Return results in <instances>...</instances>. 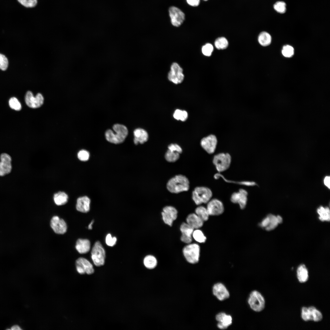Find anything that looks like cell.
Instances as JSON below:
<instances>
[{"label": "cell", "mask_w": 330, "mask_h": 330, "mask_svg": "<svg viewBox=\"0 0 330 330\" xmlns=\"http://www.w3.org/2000/svg\"><path fill=\"white\" fill-rule=\"evenodd\" d=\"M178 211L174 207L168 206L164 207L161 213L162 219L164 222L171 226L174 221L177 217Z\"/></svg>", "instance_id": "obj_14"}, {"label": "cell", "mask_w": 330, "mask_h": 330, "mask_svg": "<svg viewBox=\"0 0 330 330\" xmlns=\"http://www.w3.org/2000/svg\"><path fill=\"white\" fill-rule=\"evenodd\" d=\"M186 1L189 5L193 6H198L200 2V0H186Z\"/></svg>", "instance_id": "obj_46"}, {"label": "cell", "mask_w": 330, "mask_h": 330, "mask_svg": "<svg viewBox=\"0 0 330 330\" xmlns=\"http://www.w3.org/2000/svg\"><path fill=\"white\" fill-rule=\"evenodd\" d=\"M273 8L277 12L281 14L284 13L286 10V5L283 1H277L274 4Z\"/></svg>", "instance_id": "obj_37"}, {"label": "cell", "mask_w": 330, "mask_h": 330, "mask_svg": "<svg viewBox=\"0 0 330 330\" xmlns=\"http://www.w3.org/2000/svg\"><path fill=\"white\" fill-rule=\"evenodd\" d=\"M76 267L82 269L86 274L90 275L94 272L92 264L86 259L80 257L76 261Z\"/></svg>", "instance_id": "obj_21"}, {"label": "cell", "mask_w": 330, "mask_h": 330, "mask_svg": "<svg viewBox=\"0 0 330 330\" xmlns=\"http://www.w3.org/2000/svg\"><path fill=\"white\" fill-rule=\"evenodd\" d=\"M91 257L94 264L97 266L104 265L105 258V252L102 244L99 241L94 244L91 251Z\"/></svg>", "instance_id": "obj_7"}, {"label": "cell", "mask_w": 330, "mask_h": 330, "mask_svg": "<svg viewBox=\"0 0 330 330\" xmlns=\"http://www.w3.org/2000/svg\"><path fill=\"white\" fill-rule=\"evenodd\" d=\"M184 255L189 263L195 264L198 262L200 255V247L196 244H189L183 250Z\"/></svg>", "instance_id": "obj_5"}, {"label": "cell", "mask_w": 330, "mask_h": 330, "mask_svg": "<svg viewBox=\"0 0 330 330\" xmlns=\"http://www.w3.org/2000/svg\"><path fill=\"white\" fill-rule=\"evenodd\" d=\"M117 241V238L116 237H112L110 234H108L106 237L105 242L107 245L112 247L115 245Z\"/></svg>", "instance_id": "obj_44"}, {"label": "cell", "mask_w": 330, "mask_h": 330, "mask_svg": "<svg viewBox=\"0 0 330 330\" xmlns=\"http://www.w3.org/2000/svg\"><path fill=\"white\" fill-rule=\"evenodd\" d=\"M206 208L211 215H218L222 214L224 211L222 202L217 199H211L207 203Z\"/></svg>", "instance_id": "obj_12"}, {"label": "cell", "mask_w": 330, "mask_h": 330, "mask_svg": "<svg viewBox=\"0 0 330 330\" xmlns=\"http://www.w3.org/2000/svg\"><path fill=\"white\" fill-rule=\"evenodd\" d=\"M173 116L177 120L184 122L188 119V114L185 110L176 109L174 112Z\"/></svg>", "instance_id": "obj_33"}, {"label": "cell", "mask_w": 330, "mask_h": 330, "mask_svg": "<svg viewBox=\"0 0 330 330\" xmlns=\"http://www.w3.org/2000/svg\"><path fill=\"white\" fill-rule=\"evenodd\" d=\"M212 292L214 295L220 301L224 300L228 298L230 296L226 287L220 283H216L214 285Z\"/></svg>", "instance_id": "obj_18"}, {"label": "cell", "mask_w": 330, "mask_h": 330, "mask_svg": "<svg viewBox=\"0 0 330 330\" xmlns=\"http://www.w3.org/2000/svg\"><path fill=\"white\" fill-rule=\"evenodd\" d=\"M215 45L217 49L219 50H223L227 47L228 42L226 38L221 37L217 38L215 40Z\"/></svg>", "instance_id": "obj_35"}, {"label": "cell", "mask_w": 330, "mask_h": 330, "mask_svg": "<svg viewBox=\"0 0 330 330\" xmlns=\"http://www.w3.org/2000/svg\"><path fill=\"white\" fill-rule=\"evenodd\" d=\"M248 302L250 308L256 312H260L265 308V301L262 295L258 291L254 290L250 294Z\"/></svg>", "instance_id": "obj_6"}, {"label": "cell", "mask_w": 330, "mask_h": 330, "mask_svg": "<svg viewBox=\"0 0 330 330\" xmlns=\"http://www.w3.org/2000/svg\"><path fill=\"white\" fill-rule=\"evenodd\" d=\"M18 1L21 5L28 8L34 7L37 3V0H18Z\"/></svg>", "instance_id": "obj_43"}, {"label": "cell", "mask_w": 330, "mask_h": 330, "mask_svg": "<svg viewBox=\"0 0 330 330\" xmlns=\"http://www.w3.org/2000/svg\"><path fill=\"white\" fill-rule=\"evenodd\" d=\"M78 159L80 161H87L90 157L89 152L85 150L80 151L77 154Z\"/></svg>", "instance_id": "obj_42"}, {"label": "cell", "mask_w": 330, "mask_h": 330, "mask_svg": "<svg viewBox=\"0 0 330 330\" xmlns=\"http://www.w3.org/2000/svg\"><path fill=\"white\" fill-rule=\"evenodd\" d=\"M143 264L146 268L152 270L154 269L156 266L157 261L154 256L149 255L146 256L144 258Z\"/></svg>", "instance_id": "obj_28"}, {"label": "cell", "mask_w": 330, "mask_h": 330, "mask_svg": "<svg viewBox=\"0 0 330 330\" xmlns=\"http://www.w3.org/2000/svg\"><path fill=\"white\" fill-rule=\"evenodd\" d=\"M68 196L64 192L60 191L55 193L53 196V200L55 204L60 206L65 204L68 202Z\"/></svg>", "instance_id": "obj_27"}, {"label": "cell", "mask_w": 330, "mask_h": 330, "mask_svg": "<svg viewBox=\"0 0 330 330\" xmlns=\"http://www.w3.org/2000/svg\"><path fill=\"white\" fill-rule=\"evenodd\" d=\"M296 276L299 281L300 283H305L308 280L309 277L308 271L304 264H301L298 267Z\"/></svg>", "instance_id": "obj_26"}, {"label": "cell", "mask_w": 330, "mask_h": 330, "mask_svg": "<svg viewBox=\"0 0 330 330\" xmlns=\"http://www.w3.org/2000/svg\"><path fill=\"white\" fill-rule=\"evenodd\" d=\"M9 103L10 107L14 110L19 111L21 108V106L20 102L15 97L11 98L9 101Z\"/></svg>", "instance_id": "obj_38"}, {"label": "cell", "mask_w": 330, "mask_h": 330, "mask_svg": "<svg viewBox=\"0 0 330 330\" xmlns=\"http://www.w3.org/2000/svg\"><path fill=\"white\" fill-rule=\"evenodd\" d=\"M215 319L218 321V327L221 329H227L232 323V317L224 312H221L217 314Z\"/></svg>", "instance_id": "obj_20"}, {"label": "cell", "mask_w": 330, "mask_h": 330, "mask_svg": "<svg viewBox=\"0 0 330 330\" xmlns=\"http://www.w3.org/2000/svg\"><path fill=\"white\" fill-rule=\"evenodd\" d=\"M194 229L187 223L183 222L181 225L180 230L182 232L181 241L186 244H189L192 241V236Z\"/></svg>", "instance_id": "obj_19"}, {"label": "cell", "mask_w": 330, "mask_h": 330, "mask_svg": "<svg viewBox=\"0 0 330 330\" xmlns=\"http://www.w3.org/2000/svg\"><path fill=\"white\" fill-rule=\"evenodd\" d=\"M180 156V154L178 152L168 149L165 153L164 157L167 162L173 163L178 160Z\"/></svg>", "instance_id": "obj_32"}, {"label": "cell", "mask_w": 330, "mask_h": 330, "mask_svg": "<svg viewBox=\"0 0 330 330\" xmlns=\"http://www.w3.org/2000/svg\"><path fill=\"white\" fill-rule=\"evenodd\" d=\"M0 176H4L11 171L12 158L6 153H2L0 156Z\"/></svg>", "instance_id": "obj_16"}, {"label": "cell", "mask_w": 330, "mask_h": 330, "mask_svg": "<svg viewBox=\"0 0 330 330\" xmlns=\"http://www.w3.org/2000/svg\"><path fill=\"white\" fill-rule=\"evenodd\" d=\"M9 329L12 330H22L20 327L17 325H13L11 327V328Z\"/></svg>", "instance_id": "obj_48"}, {"label": "cell", "mask_w": 330, "mask_h": 330, "mask_svg": "<svg viewBox=\"0 0 330 330\" xmlns=\"http://www.w3.org/2000/svg\"><path fill=\"white\" fill-rule=\"evenodd\" d=\"M205 0V1H206V0Z\"/></svg>", "instance_id": "obj_51"}, {"label": "cell", "mask_w": 330, "mask_h": 330, "mask_svg": "<svg viewBox=\"0 0 330 330\" xmlns=\"http://www.w3.org/2000/svg\"><path fill=\"white\" fill-rule=\"evenodd\" d=\"M301 317L305 321H312L315 322L320 321L323 317L321 313L314 306L302 307Z\"/></svg>", "instance_id": "obj_8"}, {"label": "cell", "mask_w": 330, "mask_h": 330, "mask_svg": "<svg viewBox=\"0 0 330 330\" xmlns=\"http://www.w3.org/2000/svg\"><path fill=\"white\" fill-rule=\"evenodd\" d=\"M212 162L216 170L219 172L226 171L230 167L231 157L228 153H220L215 155Z\"/></svg>", "instance_id": "obj_4"}, {"label": "cell", "mask_w": 330, "mask_h": 330, "mask_svg": "<svg viewBox=\"0 0 330 330\" xmlns=\"http://www.w3.org/2000/svg\"><path fill=\"white\" fill-rule=\"evenodd\" d=\"M213 49V47L212 45L208 43L202 47V51L203 54L205 56H210L211 55Z\"/></svg>", "instance_id": "obj_41"}, {"label": "cell", "mask_w": 330, "mask_h": 330, "mask_svg": "<svg viewBox=\"0 0 330 330\" xmlns=\"http://www.w3.org/2000/svg\"><path fill=\"white\" fill-rule=\"evenodd\" d=\"M169 11L172 24L175 27L179 26L185 20L184 13L179 9L174 6L170 7Z\"/></svg>", "instance_id": "obj_15"}, {"label": "cell", "mask_w": 330, "mask_h": 330, "mask_svg": "<svg viewBox=\"0 0 330 330\" xmlns=\"http://www.w3.org/2000/svg\"><path fill=\"white\" fill-rule=\"evenodd\" d=\"M268 216L269 218V222L268 226L265 229L267 231H270L275 228L279 223L277 216L272 214H270Z\"/></svg>", "instance_id": "obj_34"}, {"label": "cell", "mask_w": 330, "mask_h": 330, "mask_svg": "<svg viewBox=\"0 0 330 330\" xmlns=\"http://www.w3.org/2000/svg\"><path fill=\"white\" fill-rule=\"evenodd\" d=\"M248 193L245 190L240 189L238 192L233 193L230 197L231 201L234 204H239L240 208L244 209L246 206L248 201Z\"/></svg>", "instance_id": "obj_11"}, {"label": "cell", "mask_w": 330, "mask_h": 330, "mask_svg": "<svg viewBox=\"0 0 330 330\" xmlns=\"http://www.w3.org/2000/svg\"><path fill=\"white\" fill-rule=\"evenodd\" d=\"M217 143V138L213 134H210L203 138L200 142L201 147L209 154H212L215 152Z\"/></svg>", "instance_id": "obj_10"}, {"label": "cell", "mask_w": 330, "mask_h": 330, "mask_svg": "<svg viewBox=\"0 0 330 330\" xmlns=\"http://www.w3.org/2000/svg\"><path fill=\"white\" fill-rule=\"evenodd\" d=\"M277 216L278 221L279 223H281L282 222V218L281 217L280 215H277Z\"/></svg>", "instance_id": "obj_50"}, {"label": "cell", "mask_w": 330, "mask_h": 330, "mask_svg": "<svg viewBox=\"0 0 330 330\" xmlns=\"http://www.w3.org/2000/svg\"><path fill=\"white\" fill-rule=\"evenodd\" d=\"M196 214L204 222L208 220L210 215L206 208L203 206H199L195 209Z\"/></svg>", "instance_id": "obj_31"}, {"label": "cell", "mask_w": 330, "mask_h": 330, "mask_svg": "<svg viewBox=\"0 0 330 330\" xmlns=\"http://www.w3.org/2000/svg\"><path fill=\"white\" fill-rule=\"evenodd\" d=\"M25 100L26 104L28 107L32 108H36L42 105L44 98L40 93H38L34 97L31 92L28 91L26 94Z\"/></svg>", "instance_id": "obj_13"}, {"label": "cell", "mask_w": 330, "mask_h": 330, "mask_svg": "<svg viewBox=\"0 0 330 330\" xmlns=\"http://www.w3.org/2000/svg\"><path fill=\"white\" fill-rule=\"evenodd\" d=\"M168 149L178 152L180 154L182 152V149L181 147L178 144L176 143H171L168 146Z\"/></svg>", "instance_id": "obj_45"}, {"label": "cell", "mask_w": 330, "mask_h": 330, "mask_svg": "<svg viewBox=\"0 0 330 330\" xmlns=\"http://www.w3.org/2000/svg\"><path fill=\"white\" fill-rule=\"evenodd\" d=\"M319 216V218L322 221H329L330 218V212L329 208L328 207H320L317 210Z\"/></svg>", "instance_id": "obj_29"}, {"label": "cell", "mask_w": 330, "mask_h": 330, "mask_svg": "<svg viewBox=\"0 0 330 330\" xmlns=\"http://www.w3.org/2000/svg\"><path fill=\"white\" fill-rule=\"evenodd\" d=\"M271 37L270 34L265 31L261 32L258 37L259 43L261 45L264 46L269 45L271 42Z\"/></svg>", "instance_id": "obj_30"}, {"label": "cell", "mask_w": 330, "mask_h": 330, "mask_svg": "<svg viewBox=\"0 0 330 330\" xmlns=\"http://www.w3.org/2000/svg\"><path fill=\"white\" fill-rule=\"evenodd\" d=\"M8 64L7 58L4 54L0 53V69L3 71L6 70L8 68Z\"/></svg>", "instance_id": "obj_40"}, {"label": "cell", "mask_w": 330, "mask_h": 330, "mask_svg": "<svg viewBox=\"0 0 330 330\" xmlns=\"http://www.w3.org/2000/svg\"><path fill=\"white\" fill-rule=\"evenodd\" d=\"M50 225L53 231L57 234H63L66 232L67 227L66 222L58 216H54L52 218Z\"/></svg>", "instance_id": "obj_17"}, {"label": "cell", "mask_w": 330, "mask_h": 330, "mask_svg": "<svg viewBox=\"0 0 330 330\" xmlns=\"http://www.w3.org/2000/svg\"><path fill=\"white\" fill-rule=\"evenodd\" d=\"M114 132L111 130H107L105 133L106 139L111 143L118 144L123 142L128 134L127 127L122 124H116L112 127Z\"/></svg>", "instance_id": "obj_2"}, {"label": "cell", "mask_w": 330, "mask_h": 330, "mask_svg": "<svg viewBox=\"0 0 330 330\" xmlns=\"http://www.w3.org/2000/svg\"><path fill=\"white\" fill-rule=\"evenodd\" d=\"M166 187L169 192L173 193L187 191L189 188V181L186 176L181 174H178L168 181Z\"/></svg>", "instance_id": "obj_1"}, {"label": "cell", "mask_w": 330, "mask_h": 330, "mask_svg": "<svg viewBox=\"0 0 330 330\" xmlns=\"http://www.w3.org/2000/svg\"><path fill=\"white\" fill-rule=\"evenodd\" d=\"M187 223L194 229H198L203 226L204 221L196 214L189 215L186 219Z\"/></svg>", "instance_id": "obj_25"}, {"label": "cell", "mask_w": 330, "mask_h": 330, "mask_svg": "<svg viewBox=\"0 0 330 330\" xmlns=\"http://www.w3.org/2000/svg\"><path fill=\"white\" fill-rule=\"evenodd\" d=\"M192 236L195 240L199 243H204L206 240V237L202 232L198 229L194 230Z\"/></svg>", "instance_id": "obj_36"}, {"label": "cell", "mask_w": 330, "mask_h": 330, "mask_svg": "<svg viewBox=\"0 0 330 330\" xmlns=\"http://www.w3.org/2000/svg\"><path fill=\"white\" fill-rule=\"evenodd\" d=\"M282 53L284 57H290L294 54V49L291 46L286 45L283 47L282 50Z\"/></svg>", "instance_id": "obj_39"}, {"label": "cell", "mask_w": 330, "mask_h": 330, "mask_svg": "<svg viewBox=\"0 0 330 330\" xmlns=\"http://www.w3.org/2000/svg\"><path fill=\"white\" fill-rule=\"evenodd\" d=\"M330 177L329 176H326L324 178V182L325 185L329 189L330 188Z\"/></svg>", "instance_id": "obj_47"}, {"label": "cell", "mask_w": 330, "mask_h": 330, "mask_svg": "<svg viewBox=\"0 0 330 330\" xmlns=\"http://www.w3.org/2000/svg\"><path fill=\"white\" fill-rule=\"evenodd\" d=\"M183 72V69L179 65L176 63H174L171 66L168 78L169 81L175 84L180 83L184 79Z\"/></svg>", "instance_id": "obj_9"}, {"label": "cell", "mask_w": 330, "mask_h": 330, "mask_svg": "<svg viewBox=\"0 0 330 330\" xmlns=\"http://www.w3.org/2000/svg\"><path fill=\"white\" fill-rule=\"evenodd\" d=\"M212 193L209 188L205 186H198L194 188L192 193V198L197 205L207 203L211 198Z\"/></svg>", "instance_id": "obj_3"}, {"label": "cell", "mask_w": 330, "mask_h": 330, "mask_svg": "<svg viewBox=\"0 0 330 330\" xmlns=\"http://www.w3.org/2000/svg\"><path fill=\"white\" fill-rule=\"evenodd\" d=\"M90 200L87 196H84L78 198L77 200L76 205V210L79 211L86 213L90 210Z\"/></svg>", "instance_id": "obj_22"}, {"label": "cell", "mask_w": 330, "mask_h": 330, "mask_svg": "<svg viewBox=\"0 0 330 330\" xmlns=\"http://www.w3.org/2000/svg\"><path fill=\"white\" fill-rule=\"evenodd\" d=\"M134 142L135 145H138L139 143L143 144L148 139V135L147 132L142 128H138L135 130L134 131Z\"/></svg>", "instance_id": "obj_23"}, {"label": "cell", "mask_w": 330, "mask_h": 330, "mask_svg": "<svg viewBox=\"0 0 330 330\" xmlns=\"http://www.w3.org/2000/svg\"><path fill=\"white\" fill-rule=\"evenodd\" d=\"M94 222V220H93L89 224L88 226V229H92V225Z\"/></svg>", "instance_id": "obj_49"}, {"label": "cell", "mask_w": 330, "mask_h": 330, "mask_svg": "<svg viewBox=\"0 0 330 330\" xmlns=\"http://www.w3.org/2000/svg\"><path fill=\"white\" fill-rule=\"evenodd\" d=\"M90 243L89 240L80 238L77 240L75 247L79 253L84 254L90 251Z\"/></svg>", "instance_id": "obj_24"}]
</instances>
